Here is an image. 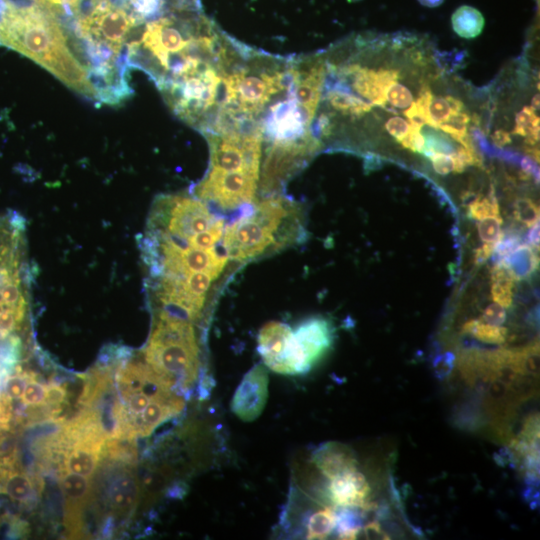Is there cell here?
Returning a JSON list of instances; mask_svg holds the SVG:
<instances>
[{"label":"cell","instance_id":"obj_1","mask_svg":"<svg viewBox=\"0 0 540 540\" xmlns=\"http://www.w3.org/2000/svg\"><path fill=\"white\" fill-rule=\"evenodd\" d=\"M289 82L290 57L244 44L223 76L220 111L208 132L260 126L270 106L287 94Z\"/></svg>","mask_w":540,"mask_h":540},{"label":"cell","instance_id":"obj_2","mask_svg":"<svg viewBox=\"0 0 540 540\" xmlns=\"http://www.w3.org/2000/svg\"><path fill=\"white\" fill-rule=\"evenodd\" d=\"M225 226L222 248L228 258L245 262L288 246L301 237L302 220L296 203L270 194Z\"/></svg>","mask_w":540,"mask_h":540},{"label":"cell","instance_id":"obj_3","mask_svg":"<svg viewBox=\"0 0 540 540\" xmlns=\"http://www.w3.org/2000/svg\"><path fill=\"white\" fill-rule=\"evenodd\" d=\"M242 45L237 42L223 58L205 62L157 86L173 113L202 134L210 131L217 120L223 76Z\"/></svg>","mask_w":540,"mask_h":540},{"label":"cell","instance_id":"obj_4","mask_svg":"<svg viewBox=\"0 0 540 540\" xmlns=\"http://www.w3.org/2000/svg\"><path fill=\"white\" fill-rule=\"evenodd\" d=\"M210 152L202 180L213 187L235 192L259 186L263 150L261 126L225 129L203 134Z\"/></svg>","mask_w":540,"mask_h":540},{"label":"cell","instance_id":"obj_5","mask_svg":"<svg viewBox=\"0 0 540 540\" xmlns=\"http://www.w3.org/2000/svg\"><path fill=\"white\" fill-rule=\"evenodd\" d=\"M144 359L175 387H191L199 372V346L192 322L160 309Z\"/></svg>","mask_w":540,"mask_h":540},{"label":"cell","instance_id":"obj_6","mask_svg":"<svg viewBox=\"0 0 540 540\" xmlns=\"http://www.w3.org/2000/svg\"><path fill=\"white\" fill-rule=\"evenodd\" d=\"M142 22L123 7L108 0H95L91 10L79 17L77 32L82 39L103 44L119 55Z\"/></svg>","mask_w":540,"mask_h":540},{"label":"cell","instance_id":"obj_7","mask_svg":"<svg viewBox=\"0 0 540 540\" xmlns=\"http://www.w3.org/2000/svg\"><path fill=\"white\" fill-rule=\"evenodd\" d=\"M258 351L264 364L276 373L296 375L310 369L294 331L285 323L270 321L260 329Z\"/></svg>","mask_w":540,"mask_h":540},{"label":"cell","instance_id":"obj_8","mask_svg":"<svg viewBox=\"0 0 540 540\" xmlns=\"http://www.w3.org/2000/svg\"><path fill=\"white\" fill-rule=\"evenodd\" d=\"M269 377L266 368L252 367L238 385L232 401V412L244 422L256 420L263 412L268 399Z\"/></svg>","mask_w":540,"mask_h":540},{"label":"cell","instance_id":"obj_9","mask_svg":"<svg viewBox=\"0 0 540 540\" xmlns=\"http://www.w3.org/2000/svg\"><path fill=\"white\" fill-rule=\"evenodd\" d=\"M60 487L65 500V525L71 535H81L82 511L92 496L90 479L61 469Z\"/></svg>","mask_w":540,"mask_h":540},{"label":"cell","instance_id":"obj_10","mask_svg":"<svg viewBox=\"0 0 540 540\" xmlns=\"http://www.w3.org/2000/svg\"><path fill=\"white\" fill-rule=\"evenodd\" d=\"M36 481L23 469L16 451L0 458V493L21 504L32 501Z\"/></svg>","mask_w":540,"mask_h":540},{"label":"cell","instance_id":"obj_11","mask_svg":"<svg viewBox=\"0 0 540 540\" xmlns=\"http://www.w3.org/2000/svg\"><path fill=\"white\" fill-rule=\"evenodd\" d=\"M293 331L311 368L313 364L323 357L332 344L331 326L326 319L314 317L303 321Z\"/></svg>","mask_w":540,"mask_h":540},{"label":"cell","instance_id":"obj_12","mask_svg":"<svg viewBox=\"0 0 540 540\" xmlns=\"http://www.w3.org/2000/svg\"><path fill=\"white\" fill-rule=\"evenodd\" d=\"M329 493L335 505L345 508L369 507L370 486L358 469L330 480Z\"/></svg>","mask_w":540,"mask_h":540},{"label":"cell","instance_id":"obj_13","mask_svg":"<svg viewBox=\"0 0 540 540\" xmlns=\"http://www.w3.org/2000/svg\"><path fill=\"white\" fill-rule=\"evenodd\" d=\"M312 462L329 480L357 469L353 450L347 445L330 441L322 444L312 455Z\"/></svg>","mask_w":540,"mask_h":540},{"label":"cell","instance_id":"obj_14","mask_svg":"<svg viewBox=\"0 0 540 540\" xmlns=\"http://www.w3.org/2000/svg\"><path fill=\"white\" fill-rule=\"evenodd\" d=\"M138 487L136 478L128 468L116 472L108 483L106 498L109 507L121 514L132 510L136 504Z\"/></svg>","mask_w":540,"mask_h":540},{"label":"cell","instance_id":"obj_15","mask_svg":"<svg viewBox=\"0 0 540 540\" xmlns=\"http://www.w3.org/2000/svg\"><path fill=\"white\" fill-rule=\"evenodd\" d=\"M499 263L503 264L514 280L530 277L538 268L539 258L534 249L527 244L519 245Z\"/></svg>","mask_w":540,"mask_h":540},{"label":"cell","instance_id":"obj_16","mask_svg":"<svg viewBox=\"0 0 540 540\" xmlns=\"http://www.w3.org/2000/svg\"><path fill=\"white\" fill-rule=\"evenodd\" d=\"M454 32L465 39L479 36L484 28L485 20L482 13L468 5L460 6L451 17Z\"/></svg>","mask_w":540,"mask_h":540},{"label":"cell","instance_id":"obj_17","mask_svg":"<svg viewBox=\"0 0 540 540\" xmlns=\"http://www.w3.org/2000/svg\"><path fill=\"white\" fill-rule=\"evenodd\" d=\"M491 294L495 303L504 308L512 305L514 279L508 269L501 263L491 271Z\"/></svg>","mask_w":540,"mask_h":540},{"label":"cell","instance_id":"obj_18","mask_svg":"<svg viewBox=\"0 0 540 540\" xmlns=\"http://www.w3.org/2000/svg\"><path fill=\"white\" fill-rule=\"evenodd\" d=\"M338 515L331 507L312 514L307 524V539H325L337 526Z\"/></svg>","mask_w":540,"mask_h":540},{"label":"cell","instance_id":"obj_19","mask_svg":"<svg viewBox=\"0 0 540 540\" xmlns=\"http://www.w3.org/2000/svg\"><path fill=\"white\" fill-rule=\"evenodd\" d=\"M515 135L527 137L526 143L534 146L539 140V117L530 106L523 107L516 115L512 130Z\"/></svg>","mask_w":540,"mask_h":540},{"label":"cell","instance_id":"obj_20","mask_svg":"<svg viewBox=\"0 0 540 540\" xmlns=\"http://www.w3.org/2000/svg\"><path fill=\"white\" fill-rule=\"evenodd\" d=\"M471 121V116L466 111H461L451 115L444 123L438 126V129L450 135L456 142L463 147L474 149L472 141L467 134V127Z\"/></svg>","mask_w":540,"mask_h":540},{"label":"cell","instance_id":"obj_21","mask_svg":"<svg viewBox=\"0 0 540 540\" xmlns=\"http://www.w3.org/2000/svg\"><path fill=\"white\" fill-rule=\"evenodd\" d=\"M464 333L471 334L478 340L486 343L501 344L505 341L507 329L501 326L490 325L482 320H470L463 326Z\"/></svg>","mask_w":540,"mask_h":540},{"label":"cell","instance_id":"obj_22","mask_svg":"<svg viewBox=\"0 0 540 540\" xmlns=\"http://www.w3.org/2000/svg\"><path fill=\"white\" fill-rule=\"evenodd\" d=\"M425 138L423 154L429 158L433 153L451 155L456 152L457 146L451 139L441 132H429Z\"/></svg>","mask_w":540,"mask_h":540},{"label":"cell","instance_id":"obj_23","mask_svg":"<svg viewBox=\"0 0 540 540\" xmlns=\"http://www.w3.org/2000/svg\"><path fill=\"white\" fill-rule=\"evenodd\" d=\"M469 215L481 220L487 217L499 216V206L493 190L487 197L475 198L469 206Z\"/></svg>","mask_w":540,"mask_h":540},{"label":"cell","instance_id":"obj_24","mask_svg":"<svg viewBox=\"0 0 540 540\" xmlns=\"http://www.w3.org/2000/svg\"><path fill=\"white\" fill-rule=\"evenodd\" d=\"M514 216L520 223L531 227L539 222V207L528 198H520L514 204Z\"/></svg>","mask_w":540,"mask_h":540},{"label":"cell","instance_id":"obj_25","mask_svg":"<svg viewBox=\"0 0 540 540\" xmlns=\"http://www.w3.org/2000/svg\"><path fill=\"white\" fill-rule=\"evenodd\" d=\"M385 95L392 107L398 109L406 110L414 102L411 90L397 81L388 87Z\"/></svg>","mask_w":540,"mask_h":540},{"label":"cell","instance_id":"obj_26","mask_svg":"<svg viewBox=\"0 0 540 540\" xmlns=\"http://www.w3.org/2000/svg\"><path fill=\"white\" fill-rule=\"evenodd\" d=\"M27 406H41L46 402V385L38 382L34 374L29 378L21 396Z\"/></svg>","mask_w":540,"mask_h":540},{"label":"cell","instance_id":"obj_27","mask_svg":"<svg viewBox=\"0 0 540 540\" xmlns=\"http://www.w3.org/2000/svg\"><path fill=\"white\" fill-rule=\"evenodd\" d=\"M32 375L30 372L23 371L21 367H15V372L9 375L4 385V393L7 397L11 400L20 399L26 383Z\"/></svg>","mask_w":540,"mask_h":540},{"label":"cell","instance_id":"obj_28","mask_svg":"<svg viewBox=\"0 0 540 540\" xmlns=\"http://www.w3.org/2000/svg\"><path fill=\"white\" fill-rule=\"evenodd\" d=\"M428 112L435 129H438V126L452 115L448 100L446 96L442 95L432 96L428 106Z\"/></svg>","mask_w":540,"mask_h":540},{"label":"cell","instance_id":"obj_29","mask_svg":"<svg viewBox=\"0 0 540 540\" xmlns=\"http://www.w3.org/2000/svg\"><path fill=\"white\" fill-rule=\"evenodd\" d=\"M501 224L502 218L500 216L479 220L477 228L481 240L485 243L497 242L502 234Z\"/></svg>","mask_w":540,"mask_h":540},{"label":"cell","instance_id":"obj_30","mask_svg":"<svg viewBox=\"0 0 540 540\" xmlns=\"http://www.w3.org/2000/svg\"><path fill=\"white\" fill-rule=\"evenodd\" d=\"M402 147L413 152L423 153L425 138L418 127L410 126L407 134L399 141Z\"/></svg>","mask_w":540,"mask_h":540},{"label":"cell","instance_id":"obj_31","mask_svg":"<svg viewBox=\"0 0 540 540\" xmlns=\"http://www.w3.org/2000/svg\"><path fill=\"white\" fill-rule=\"evenodd\" d=\"M410 124L404 118L400 116H393L387 119L384 123L385 131L395 138L398 142L407 134L409 131Z\"/></svg>","mask_w":540,"mask_h":540},{"label":"cell","instance_id":"obj_32","mask_svg":"<svg viewBox=\"0 0 540 540\" xmlns=\"http://www.w3.org/2000/svg\"><path fill=\"white\" fill-rule=\"evenodd\" d=\"M455 365V356L452 353H445L433 361V372L438 379L446 378L453 370Z\"/></svg>","mask_w":540,"mask_h":540},{"label":"cell","instance_id":"obj_33","mask_svg":"<svg viewBox=\"0 0 540 540\" xmlns=\"http://www.w3.org/2000/svg\"><path fill=\"white\" fill-rule=\"evenodd\" d=\"M505 320L506 311L497 303L488 305L483 312V321L490 325L501 326Z\"/></svg>","mask_w":540,"mask_h":540},{"label":"cell","instance_id":"obj_34","mask_svg":"<svg viewBox=\"0 0 540 540\" xmlns=\"http://www.w3.org/2000/svg\"><path fill=\"white\" fill-rule=\"evenodd\" d=\"M52 10L66 11L69 14H76L79 12L81 6V0H36Z\"/></svg>","mask_w":540,"mask_h":540},{"label":"cell","instance_id":"obj_35","mask_svg":"<svg viewBox=\"0 0 540 540\" xmlns=\"http://www.w3.org/2000/svg\"><path fill=\"white\" fill-rule=\"evenodd\" d=\"M433 169L440 175H446L453 171V160L451 155L443 153H433L429 156Z\"/></svg>","mask_w":540,"mask_h":540},{"label":"cell","instance_id":"obj_36","mask_svg":"<svg viewBox=\"0 0 540 540\" xmlns=\"http://www.w3.org/2000/svg\"><path fill=\"white\" fill-rule=\"evenodd\" d=\"M66 397V389L60 384L46 385V402L52 406L59 405Z\"/></svg>","mask_w":540,"mask_h":540},{"label":"cell","instance_id":"obj_37","mask_svg":"<svg viewBox=\"0 0 540 540\" xmlns=\"http://www.w3.org/2000/svg\"><path fill=\"white\" fill-rule=\"evenodd\" d=\"M496 242L484 243L475 253V263L478 265L483 264L489 256L494 252Z\"/></svg>","mask_w":540,"mask_h":540},{"label":"cell","instance_id":"obj_38","mask_svg":"<svg viewBox=\"0 0 540 540\" xmlns=\"http://www.w3.org/2000/svg\"><path fill=\"white\" fill-rule=\"evenodd\" d=\"M492 141L497 147H504L505 145L511 143V134L504 130L498 129L493 133Z\"/></svg>","mask_w":540,"mask_h":540},{"label":"cell","instance_id":"obj_39","mask_svg":"<svg viewBox=\"0 0 540 540\" xmlns=\"http://www.w3.org/2000/svg\"><path fill=\"white\" fill-rule=\"evenodd\" d=\"M527 242L530 246L539 248V222L531 226L527 234Z\"/></svg>","mask_w":540,"mask_h":540},{"label":"cell","instance_id":"obj_40","mask_svg":"<svg viewBox=\"0 0 540 540\" xmlns=\"http://www.w3.org/2000/svg\"><path fill=\"white\" fill-rule=\"evenodd\" d=\"M418 1L419 3H421L422 5L426 7L433 8V7H437L441 5L444 0H418Z\"/></svg>","mask_w":540,"mask_h":540},{"label":"cell","instance_id":"obj_41","mask_svg":"<svg viewBox=\"0 0 540 540\" xmlns=\"http://www.w3.org/2000/svg\"><path fill=\"white\" fill-rule=\"evenodd\" d=\"M532 108L536 111L539 109V94H536L532 100Z\"/></svg>","mask_w":540,"mask_h":540}]
</instances>
